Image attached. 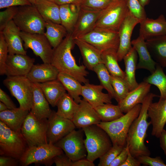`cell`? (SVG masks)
<instances>
[{
    "mask_svg": "<svg viewBox=\"0 0 166 166\" xmlns=\"http://www.w3.org/2000/svg\"><path fill=\"white\" fill-rule=\"evenodd\" d=\"M159 96L149 93L141 104L142 106L138 117L132 123L127 137V144L129 152L137 158L142 155L150 156V152L145 145V140L147 132L151 122L148 121V109L153 98Z\"/></svg>",
    "mask_w": 166,
    "mask_h": 166,
    "instance_id": "6da1fadb",
    "label": "cell"
},
{
    "mask_svg": "<svg viewBox=\"0 0 166 166\" xmlns=\"http://www.w3.org/2000/svg\"><path fill=\"white\" fill-rule=\"evenodd\" d=\"M71 34L68 33L61 43L54 49L51 63L60 72L69 74L84 84L89 82L86 77L89 73L86 67L78 65L71 51L75 45Z\"/></svg>",
    "mask_w": 166,
    "mask_h": 166,
    "instance_id": "7a4b0ae2",
    "label": "cell"
},
{
    "mask_svg": "<svg viewBox=\"0 0 166 166\" xmlns=\"http://www.w3.org/2000/svg\"><path fill=\"white\" fill-rule=\"evenodd\" d=\"M141 106V104H138L119 118L109 122L101 121L97 124L107 133L113 145L117 144L123 147L126 146L129 129L138 117Z\"/></svg>",
    "mask_w": 166,
    "mask_h": 166,
    "instance_id": "3957f363",
    "label": "cell"
},
{
    "mask_svg": "<svg viewBox=\"0 0 166 166\" xmlns=\"http://www.w3.org/2000/svg\"><path fill=\"white\" fill-rule=\"evenodd\" d=\"M85 136L84 142L87 159L93 162L100 158L113 146L111 140L106 132L97 124L82 128Z\"/></svg>",
    "mask_w": 166,
    "mask_h": 166,
    "instance_id": "277c9868",
    "label": "cell"
},
{
    "mask_svg": "<svg viewBox=\"0 0 166 166\" xmlns=\"http://www.w3.org/2000/svg\"><path fill=\"white\" fill-rule=\"evenodd\" d=\"M28 147L21 132L14 131L0 121V155L19 160Z\"/></svg>",
    "mask_w": 166,
    "mask_h": 166,
    "instance_id": "5b68a950",
    "label": "cell"
},
{
    "mask_svg": "<svg viewBox=\"0 0 166 166\" xmlns=\"http://www.w3.org/2000/svg\"><path fill=\"white\" fill-rule=\"evenodd\" d=\"M13 21L21 31L45 33V22L34 5L19 6Z\"/></svg>",
    "mask_w": 166,
    "mask_h": 166,
    "instance_id": "8992f818",
    "label": "cell"
},
{
    "mask_svg": "<svg viewBox=\"0 0 166 166\" xmlns=\"http://www.w3.org/2000/svg\"><path fill=\"white\" fill-rule=\"evenodd\" d=\"M4 85L17 100L19 107L30 111L33 97V83L26 76H9L3 81Z\"/></svg>",
    "mask_w": 166,
    "mask_h": 166,
    "instance_id": "52a82bcc",
    "label": "cell"
},
{
    "mask_svg": "<svg viewBox=\"0 0 166 166\" xmlns=\"http://www.w3.org/2000/svg\"><path fill=\"white\" fill-rule=\"evenodd\" d=\"M63 153L61 148L48 143L28 147L19 160L20 165L27 166L34 163L50 166L54 163L56 156Z\"/></svg>",
    "mask_w": 166,
    "mask_h": 166,
    "instance_id": "ba28073f",
    "label": "cell"
},
{
    "mask_svg": "<svg viewBox=\"0 0 166 166\" xmlns=\"http://www.w3.org/2000/svg\"><path fill=\"white\" fill-rule=\"evenodd\" d=\"M48 126L47 119H38L30 112L21 129V133L28 147L48 143Z\"/></svg>",
    "mask_w": 166,
    "mask_h": 166,
    "instance_id": "9c48e42d",
    "label": "cell"
},
{
    "mask_svg": "<svg viewBox=\"0 0 166 166\" xmlns=\"http://www.w3.org/2000/svg\"><path fill=\"white\" fill-rule=\"evenodd\" d=\"M128 12L126 0H114L101 11L95 27L118 31Z\"/></svg>",
    "mask_w": 166,
    "mask_h": 166,
    "instance_id": "30bf717a",
    "label": "cell"
},
{
    "mask_svg": "<svg viewBox=\"0 0 166 166\" xmlns=\"http://www.w3.org/2000/svg\"><path fill=\"white\" fill-rule=\"evenodd\" d=\"M77 38L91 44L101 52L111 49L117 50L119 44L118 31L98 27Z\"/></svg>",
    "mask_w": 166,
    "mask_h": 166,
    "instance_id": "8fae6325",
    "label": "cell"
},
{
    "mask_svg": "<svg viewBox=\"0 0 166 166\" xmlns=\"http://www.w3.org/2000/svg\"><path fill=\"white\" fill-rule=\"evenodd\" d=\"M83 132L82 129H74L54 145L62 150L73 162L83 159L87 154Z\"/></svg>",
    "mask_w": 166,
    "mask_h": 166,
    "instance_id": "7c38bea8",
    "label": "cell"
},
{
    "mask_svg": "<svg viewBox=\"0 0 166 166\" xmlns=\"http://www.w3.org/2000/svg\"><path fill=\"white\" fill-rule=\"evenodd\" d=\"M20 36L25 49H31L44 63H51L54 49L44 34L30 33L21 31Z\"/></svg>",
    "mask_w": 166,
    "mask_h": 166,
    "instance_id": "4fadbf2b",
    "label": "cell"
},
{
    "mask_svg": "<svg viewBox=\"0 0 166 166\" xmlns=\"http://www.w3.org/2000/svg\"><path fill=\"white\" fill-rule=\"evenodd\" d=\"M48 120V143L54 144L76 128L72 121L58 115L53 111Z\"/></svg>",
    "mask_w": 166,
    "mask_h": 166,
    "instance_id": "5bb4252c",
    "label": "cell"
},
{
    "mask_svg": "<svg viewBox=\"0 0 166 166\" xmlns=\"http://www.w3.org/2000/svg\"><path fill=\"white\" fill-rule=\"evenodd\" d=\"M140 23V21L129 11L118 31L119 44L117 53L118 61L123 59L132 48V32L136 26Z\"/></svg>",
    "mask_w": 166,
    "mask_h": 166,
    "instance_id": "9a60e30c",
    "label": "cell"
},
{
    "mask_svg": "<svg viewBox=\"0 0 166 166\" xmlns=\"http://www.w3.org/2000/svg\"><path fill=\"white\" fill-rule=\"evenodd\" d=\"M35 59L26 55L8 54L6 65L7 76H26L34 65Z\"/></svg>",
    "mask_w": 166,
    "mask_h": 166,
    "instance_id": "2e32d148",
    "label": "cell"
},
{
    "mask_svg": "<svg viewBox=\"0 0 166 166\" xmlns=\"http://www.w3.org/2000/svg\"><path fill=\"white\" fill-rule=\"evenodd\" d=\"M148 114L152 125V135L159 138L166 124V98L152 102L148 107Z\"/></svg>",
    "mask_w": 166,
    "mask_h": 166,
    "instance_id": "e0dca14e",
    "label": "cell"
},
{
    "mask_svg": "<svg viewBox=\"0 0 166 166\" xmlns=\"http://www.w3.org/2000/svg\"><path fill=\"white\" fill-rule=\"evenodd\" d=\"M72 121L76 128H78L97 124L101 121L94 108L83 99L79 103Z\"/></svg>",
    "mask_w": 166,
    "mask_h": 166,
    "instance_id": "ac0fdd59",
    "label": "cell"
},
{
    "mask_svg": "<svg viewBox=\"0 0 166 166\" xmlns=\"http://www.w3.org/2000/svg\"><path fill=\"white\" fill-rule=\"evenodd\" d=\"M102 10L91 11L80 8L78 18L71 34L73 38H78L92 30L95 27Z\"/></svg>",
    "mask_w": 166,
    "mask_h": 166,
    "instance_id": "d6986e66",
    "label": "cell"
},
{
    "mask_svg": "<svg viewBox=\"0 0 166 166\" xmlns=\"http://www.w3.org/2000/svg\"><path fill=\"white\" fill-rule=\"evenodd\" d=\"M140 24L139 36L145 41L166 34V20L163 14L155 19L146 18Z\"/></svg>",
    "mask_w": 166,
    "mask_h": 166,
    "instance_id": "ffe728a7",
    "label": "cell"
},
{
    "mask_svg": "<svg viewBox=\"0 0 166 166\" xmlns=\"http://www.w3.org/2000/svg\"><path fill=\"white\" fill-rule=\"evenodd\" d=\"M104 89L101 85L87 83L82 85L81 96L94 108L105 104L112 103V97L108 93L103 92Z\"/></svg>",
    "mask_w": 166,
    "mask_h": 166,
    "instance_id": "44dd1931",
    "label": "cell"
},
{
    "mask_svg": "<svg viewBox=\"0 0 166 166\" xmlns=\"http://www.w3.org/2000/svg\"><path fill=\"white\" fill-rule=\"evenodd\" d=\"M81 55L84 65L87 69L93 71L98 65L103 63L102 52L89 43L77 38H73Z\"/></svg>",
    "mask_w": 166,
    "mask_h": 166,
    "instance_id": "7402d4cb",
    "label": "cell"
},
{
    "mask_svg": "<svg viewBox=\"0 0 166 166\" xmlns=\"http://www.w3.org/2000/svg\"><path fill=\"white\" fill-rule=\"evenodd\" d=\"M151 84L143 81L130 91L124 98L118 103L121 111L126 113L138 104H141L149 93Z\"/></svg>",
    "mask_w": 166,
    "mask_h": 166,
    "instance_id": "603a6c76",
    "label": "cell"
},
{
    "mask_svg": "<svg viewBox=\"0 0 166 166\" xmlns=\"http://www.w3.org/2000/svg\"><path fill=\"white\" fill-rule=\"evenodd\" d=\"M7 45L8 54H26L20 36V30L13 20L2 31Z\"/></svg>",
    "mask_w": 166,
    "mask_h": 166,
    "instance_id": "cb8c5ba5",
    "label": "cell"
},
{
    "mask_svg": "<svg viewBox=\"0 0 166 166\" xmlns=\"http://www.w3.org/2000/svg\"><path fill=\"white\" fill-rule=\"evenodd\" d=\"M59 71L51 63L34 65L26 76L32 83H41L56 80Z\"/></svg>",
    "mask_w": 166,
    "mask_h": 166,
    "instance_id": "d4e9b609",
    "label": "cell"
},
{
    "mask_svg": "<svg viewBox=\"0 0 166 166\" xmlns=\"http://www.w3.org/2000/svg\"><path fill=\"white\" fill-rule=\"evenodd\" d=\"M49 104L38 84L33 83L32 104L30 112L38 119H48L52 112Z\"/></svg>",
    "mask_w": 166,
    "mask_h": 166,
    "instance_id": "484cf974",
    "label": "cell"
},
{
    "mask_svg": "<svg viewBox=\"0 0 166 166\" xmlns=\"http://www.w3.org/2000/svg\"><path fill=\"white\" fill-rule=\"evenodd\" d=\"M131 44L136 51L139 56V61L136 69H144L151 73L156 69L157 63L152 58L147 48L146 41L139 36L131 41Z\"/></svg>",
    "mask_w": 166,
    "mask_h": 166,
    "instance_id": "4316f807",
    "label": "cell"
},
{
    "mask_svg": "<svg viewBox=\"0 0 166 166\" xmlns=\"http://www.w3.org/2000/svg\"><path fill=\"white\" fill-rule=\"evenodd\" d=\"M30 111L19 108L0 112V120L13 130L21 132L22 126Z\"/></svg>",
    "mask_w": 166,
    "mask_h": 166,
    "instance_id": "83f0119b",
    "label": "cell"
},
{
    "mask_svg": "<svg viewBox=\"0 0 166 166\" xmlns=\"http://www.w3.org/2000/svg\"><path fill=\"white\" fill-rule=\"evenodd\" d=\"M149 52L154 61L162 67H166V34L146 41Z\"/></svg>",
    "mask_w": 166,
    "mask_h": 166,
    "instance_id": "f1b7e54d",
    "label": "cell"
},
{
    "mask_svg": "<svg viewBox=\"0 0 166 166\" xmlns=\"http://www.w3.org/2000/svg\"><path fill=\"white\" fill-rule=\"evenodd\" d=\"M37 83L49 104L53 107L57 106L59 100L66 93L63 85L57 79Z\"/></svg>",
    "mask_w": 166,
    "mask_h": 166,
    "instance_id": "f546056e",
    "label": "cell"
},
{
    "mask_svg": "<svg viewBox=\"0 0 166 166\" xmlns=\"http://www.w3.org/2000/svg\"><path fill=\"white\" fill-rule=\"evenodd\" d=\"M79 4H66L59 5V15L61 24L68 33L71 34L79 16Z\"/></svg>",
    "mask_w": 166,
    "mask_h": 166,
    "instance_id": "4dcf8cb0",
    "label": "cell"
},
{
    "mask_svg": "<svg viewBox=\"0 0 166 166\" xmlns=\"http://www.w3.org/2000/svg\"><path fill=\"white\" fill-rule=\"evenodd\" d=\"M123 60L125 67L124 79L128 85L130 91L136 88L139 85L136 78L137 53L133 47L124 57Z\"/></svg>",
    "mask_w": 166,
    "mask_h": 166,
    "instance_id": "1f68e13d",
    "label": "cell"
},
{
    "mask_svg": "<svg viewBox=\"0 0 166 166\" xmlns=\"http://www.w3.org/2000/svg\"><path fill=\"white\" fill-rule=\"evenodd\" d=\"M44 20L61 24L59 5L48 0H36L34 5Z\"/></svg>",
    "mask_w": 166,
    "mask_h": 166,
    "instance_id": "d6a6232c",
    "label": "cell"
},
{
    "mask_svg": "<svg viewBox=\"0 0 166 166\" xmlns=\"http://www.w3.org/2000/svg\"><path fill=\"white\" fill-rule=\"evenodd\" d=\"M45 22L46 31L44 34L52 47L55 49L61 43L68 32L61 24L49 20Z\"/></svg>",
    "mask_w": 166,
    "mask_h": 166,
    "instance_id": "836d02e7",
    "label": "cell"
},
{
    "mask_svg": "<svg viewBox=\"0 0 166 166\" xmlns=\"http://www.w3.org/2000/svg\"><path fill=\"white\" fill-rule=\"evenodd\" d=\"M57 79L61 82L69 95L79 104L81 100L80 97L82 86L81 83L73 76L62 72H59Z\"/></svg>",
    "mask_w": 166,
    "mask_h": 166,
    "instance_id": "e575fe53",
    "label": "cell"
},
{
    "mask_svg": "<svg viewBox=\"0 0 166 166\" xmlns=\"http://www.w3.org/2000/svg\"><path fill=\"white\" fill-rule=\"evenodd\" d=\"M56 106L57 114L72 121L78 107L79 104L66 93L59 100Z\"/></svg>",
    "mask_w": 166,
    "mask_h": 166,
    "instance_id": "d590c367",
    "label": "cell"
},
{
    "mask_svg": "<svg viewBox=\"0 0 166 166\" xmlns=\"http://www.w3.org/2000/svg\"><path fill=\"white\" fill-rule=\"evenodd\" d=\"M117 50L111 49L102 52L103 63L111 76L124 78L125 73L120 67L117 56Z\"/></svg>",
    "mask_w": 166,
    "mask_h": 166,
    "instance_id": "8d00e7d4",
    "label": "cell"
},
{
    "mask_svg": "<svg viewBox=\"0 0 166 166\" xmlns=\"http://www.w3.org/2000/svg\"><path fill=\"white\" fill-rule=\"evenodd\" d=\"M144 81L157 87L160 93V99L166 98V75L162 67L157 64L155 71L145 78Z\"/></svg>",
    "mask_w": 166,
    "mask_h": 166,
    "instance_id": "74e56055",
    "label": "cell"
},
{
    "mask_svg": "<svg viewBox=\"0 0 166 166\" xmlns=\"http://www.w3.org/2000/svg\"><path fill=\"white\" fill-rule=\"evenodd\" d=\"M94 109L102 122L112 121L124 115L118 105L105 104Z\"/></svg>",
    "mask_w": 166,
    "mask_h": 166,
    "instance_id": "f35d334b",
    "label": "cell"
},
{
    "mask_svg": "<svg viewBox=\"0 0 166 166\" xmlns=\"http://www.w3.org/2000/svg\"><path fill=\"white\" fill-rule=\"evenodd\" d=\"M101 85L112 98H114V92L111 83V75L103 63L100 64L93 69Z\"/></svg>",
    "mask_w": 166,
    "mask_h": 166,
    "instance_id": "ab89813d",
    "label": "cell"
},
{
    "mask_svg": "<svg viewBox=\"0 0 166 166\" xmlns=\"http://www.w3.org/2000/svg\"><path fill=\"white\" fill-rule=\"evenodd\" d=\"M111 81L114 92V99L118 103L130 91L128 85L124 78L119 77L111 75Z\"/></svg>",
    "mask_w": 166,
    "mask_h": 166,
    "instance_id": "60d3db41",
    "label": "cell"
},
{
    "mask_svg": "<svg viewBox=\"0 0 166 166\" xmlns=\"http://www.w3.org/2000/svg\"><path fill=\"white\" fill-rule=\"evenodd\" d=\"M114 0H82L80 8L94 11H101L106 7Z\"/></svg>",
    "mask_w": 166,
    "mask_h": 166,
    "instance_id": "b9f144b4",
    "label": "cell"
},
{
    "mask_svg": "<svg viewBox=\"0 0 166 166\" xmlns=\"http://www.w3.org/2000/svg\"><path fill=\"white\" fill-rule=\"evenodd\" d=\"M124 147L117 144L113 145L102 156L99 158L98 166H109L111 162L120 153Z\"/></svg>",
    "mask_w": 166,
    "mask_h": 166,
    "instance_id": "7bdbcfd3",
    "label": "cell"
},
{
    "mask_svg": "<svg viewBox=\"0 0 166 166\" xmlns=\"http://www.w3.org/2000/svg\"><path fill=\"white\" fill-rule=\"evenodd\" d=\"M126 2L129 12L140 22L147 18L144 7L141 4L139 0H126Z\"/></svg>",
    "mask_w": 166,
    "mask_h": 166,
    "instance_id": "ee69618b",
    "label": "cell"
},
{
    "mask_svg": "<svg viewBox=\"0 0 166 166\" xmlns=\"http://www.w3.org/2000/svg\"><path fill=\"white\" fill-rule=\"evenodd\" d=\"M18 8L17 6H11L0 12V31H2L7 24L13 20Z\"/></svg>",
    "mask_w": 166,
    "mask_h": 166,
    "instance_id": "f6af8a7d",
    "label": "cell"
},
{
    "mask_svg": "<svg viewBox=\"0 0 166 166\" xmlns=\"http://www.w3.org/2000/svg\"><path fill=\"white\" fill-rule=\"evenodd\" d=\"M7 44L2 31H0V74L6 73V65L8 54Z\"/></svg>",
    "mask_w": 166,
    "mask_h": 166,
    "instance_id": "bcb514c9",
    "label": "cell"
},
{
    "mask_svg": "<svg viewBox=\"0 0 166 166\" xmlns=\"http://www.w3.org/2000/svg\"><path fill=\"white\" fill-rule=\"evenodd\" d=\"M141 164L149 166H166L160 156L151 157L150 156L142 155L136 158Z\"/></svg>",
    "mask_w": 166,
    "mask_h": 166,
    "instance_id": "7dc6e473",
    "label": "cell"
},
{
    "mask_svg": "<svg viewBox=\"0 0 166 166\" xmlns=\"http://www.w3.org/2000/svg\"><path fill=\"white\" fill-rule=\"evenodd\" d=\"M32 4L28 0H0V9Z\"/></svg>",
    "mask_w": 166,
    "mask_h": 166,
    "instance_id": "c3c4849f",
    "label": "cell"
},
{
    "mask_svg": "<svg viewBox=\"0 0 166 166\" xmlns=\"http://www.w3.org/2000/svg\"><path fill=\"white\" fill-rule=\"evenodd\" d=\"M129 152L128 145L126 144L120 153L111 162L109 166H121L126 160Z\"/></svg>",
    "mask_w": 166,
    "mask_h": 166,
    "instance_id": "681fc988",
    "label": "cell"
},
{
    "mask_svg": "<svg viewBox=\"0 0 166 166\" xmlns=\"http://www.w3.org/2000/svg\"><path fill=\"white\" fill-rule=\"evenodd\" d=\"M56 166H72L73 161L65 154H60L53 158Z\"/></svg>",
    "mask_w": 166,
    "mask_h": 166,
    "instance_id": "f907efd6",
    "label": "cell"
},
{
    "mask_svg": "<svg viewBox=\"0 0 166 166\" xmlns=\"http://www.w3.org/2000/svg\"><path fill=\"white\" fill-rule=\"evenodd\" d=\"M19 165L20 164L18 160L10 156H0V166H17Z\"/></svg>",
    "mask_w": 166,
    "mask_h": 166,
    "instance_id": "816d5d0a",
    "label": "cell"
},
{
    "mask_svg": "<svg viewBox=\"0 0 166 166\" xmlns=\"http://www.w3.org/2000/svg\"><path fill=\"white\" fill-rule=\"evenodd\" d=\"M0 101L5 104L9 109L16 108V106L7 94L0 89Z\"/></svg>",
    "mask_w": 166,
    "mask_h": 166,
    "instance_id": "f5cc1de1",
    "label": "cell"
},
{
    "mask_svg": "<svg viewBox=\"0 0 166 166\" xmlns=\"http://www.w3.org/2000/svg\"><path fill=\"white\" fill-rule=\"evenodd\" d=\"M141 164L138 160L129 152L126 160L121 166H140Z\"/></svg>",
    "mask_w": 166,
    "mask_h": 166,
    "instance_id": "db71d44e",
    "label": "cell"
},
{
    "mask_svg": "<svg viewBox=\"0 0 166 166\" xmlns=\"http://www.w3.org/2000/svg\"><path fill=\"white\" fill-rule=\"evenodd\" d=\"M95 164L87 159H81L73 162L72 166H94Z\"/></svg>",
    "mask_w": 166,
    "mask_h": 166,
    "instance_id": "11a10c76",
    "label": "cell"
},
{
    "mask_svg": "<svg viewBox=\"0 0 166 166\" xmlns=\"http://www.w3.org/2000/svg\"><path fill=\"white\" fill-rule=\"evenodd\" d=\"M160 146L166 155V130L164 129L159 138Z\"/></svg>",
    "mask_w": 166,
    "mask_h": 166,
    "instance_id": "9f6ffc18",
    "label": "cell"
},
{
    "mask_svg": "<svg viewBox=\"0 0 166 166\" xmlns=\"http://www.w3.org/2000/svg\"><path fill=\"white\" fill-rule=\"evenodd\" d=\"M82 0H55L54 2L59 5L66 4H79Z\"/></svg>",
    "mask_w": 166,
    "mask_h": 166,
    "instance_id": "6f0895ef",
    "label": "cell"
},
{
    "mask_svg": "<svg viewBox=\"0 0 166 166\" xmlns=\"http://www.w3.org/2000/svg\"><path fill=\"white\" fill-rule=\"evenodd\" d=\"M8 109L6 105L4 103L0 102V112H2Z\"/></svg>",
    "mask_w": 166,
    "mask_h": 166,
    "instance_id": "680465c9",
    "label": "cell"
},
{
    "mask_svg": "<svg viewBox=\"0 0 166 166\" xmlns=\"http://www.w3.org/2000/svg\"><path fill=\"white\" fill-rule=\"evenodd\" d=\"M141 4L143 7L147 5L149 2V0H139Z\"/></svg>",
    "mask_w": 166,
    "mask_h": 166,
    "instance_id": "91938a15",
    "label": "cell"
},
{
    "mask_svg": "<svg viewBox=\"0 0 166 166\" xmlns=\"http://www.w3.org/2000/svg\"><path fill=\"white\" fill-rule=\"evenodd\" d=\"M33 5H34L36 0H28Z\"/></svg>",
    "mask_w": 166,
    "mask_h": 166,
    "instance_id": "94428289",
    "label": "cell"
},
{
    "mask_svg": "<svg viewBox=\"0 0 166 166\" xmlns=\"http://www.w3.org/2000/svg\"><path fill=\"white\" fill-rule=\"evenodd\" d=\"M48 0L51 1H52V2H54V1H55V0Z\"/></svg>",
    "mask_w": 166,
    "mask_h": 166,
    "instance_id": "6125c7cd",
    "label": "cell"
}]
</instances>
